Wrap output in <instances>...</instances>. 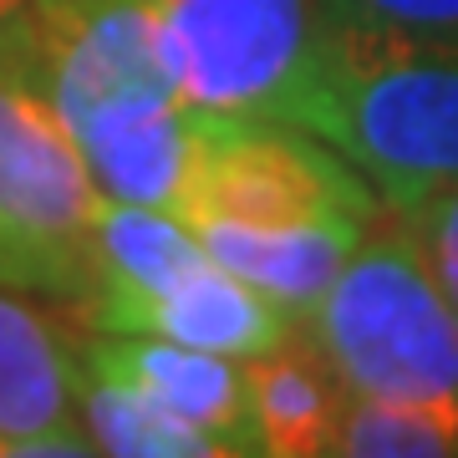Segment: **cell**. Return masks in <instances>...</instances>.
<instances>
[{
	"instance_id": "obj_1",
	"label": "cell",
	"mask_w": 458,
	"mask_h": 458,
	"mask_svg": "<svg viewBox=\"0 0 458 458\" xmlns=\"http://www.w3.org/2000/svg\"><path fill=\"white\" fill-rule=\"evenodd\" d=\"M295 128L331 143L387 209L458 183V41L336 31Z\"/></svg>"
},
{
	"instance_id": "obj_2",
	"label": "cell",
	"mask_w": 458,
	"mask_h": 458,
	"mask_svg": "<svg viewBox=\"0 0 458 458\" xmlns=\"http://www.w3.org/2000/svg\"><path fill=\"white\" fill-rule=\"evenodd\" d=\"M102 199L36 77L21 16L0 21V285L87 301Z\"/></svg>"
},
{
	"instance_id": "obj_3",
	"label": "cell",
	"mask_w": 458,
	"mask_h": 458,
	"mask_svg": "<svg viewBox=\"0 0 458 458\" xmlns=\"http://www.w3.org/2000/svg\"><path fill=\"white\" fill-rule=\"evenodd\" d=\"M311 342L352 397H454L458 311L433 280L423 250L387 209L311 311Z\"/></svg>"
},
{
	"instance_id": "obj_4",
	"label": "cell",
	"mask_w": 458,
	"mask_h": 458,
	"mask_svg": "<svg viewBox=\"0 0 458 458\" xmlns=\"http://www.w3.org/2000/svg\"><path fill=\"white\" fill-rule=\"evenodd\" d=\"M168 82L189 107L295 123L336 41L331 0H148Z\"/></svg>"
},
{
	"instance_id": "obj_5",
	"label": "cell",
	"mask_w": 458,
	"mask_h": 458,
	"mask_svg": "<svg viewBox=\"0 0 458 458\" xmlns=\"http://www.w3.org/2000/svg\"><path fill=\"white\" fill-rule=\"evenodd\" d=\"M183 225H306L331 214L382 219V199L331 143L295 123L204 113L199 158L174 209Z\"/></svg>"
},
{
	"instance_id": "obj_6",
	"label": "cell",
	"mask_w": 458,
	"mask_h": 458,
	"mask_svg": "<svg viewBox=\"0 0 458 458\" xmlns=\"http://www.w3.org/2000/svg\"><path fill=\"white\" fill-rule=\"evenodd\" d=\"M82 408V357L47 316L0 285V458L98 454Z\"/></svg>"
},
{
	"instance_id": "obj_7",
	"label": "cell",
	"mask_w": 458,
	"mask_h": 458,
	"mask_svg": "<svg viewBox=\"0 0 458 458\" xmlns=\"http://www.w3.org/2000/svg\"><path fill=\"white\" fill-rule=\"evenodd\" d=\"M82 377L138 387L153 403L214 433L225 443V454H260L255 423H250L245 367L219 352H199V346L143 336V331H102L82 346Z\"/></svg>"
},
{
	"instance_id": "obj_8",
	"label": "cell",
	"mask_w": 458,
	"mask_h": 458,
	"mask_svg": "<svg viewBox=\"0 0 458 458\" xmlns=\"http://www.w3.org/2000/svg\"><path fill=\"white\" fill-rule=\"evenodd\" d=\"M372 219L357 214H331V219H306V225H229L209 219L194 225L199 245L209 250L214 265L229 276L265 291L291 316H311L316 301L331 291L342 265L357 255Z\"/></svg>"
},
{
	"instance_id": "obj_9",
	"label": "cell",
	"mask_w": 458,
	"mask_h": 458,
	"mask_svg": "<svg viewBox=\"0 0 458 458\" xmlns=\"http://www.w3.org/2000/svg\"><path fill=\"white\" fill-rule=\"evenodd\" d=\"M107 331H143V336H168V342L219 352V357H260L270 346L295 336V316L276 306L265 291L229 276L225 265H199L179 285L148 295L123 316H113Z\"/></svg>"
},
{
	"instance_id": "obj_10",
	"label": "cell",
	"mask_w": 458,
	"mask_h": 458,
	"mask_svg": "<svg viewBox=\"0 0 458 458\" xmlns=\"http://www.w3.org/2000/svg\"><path fill=\"white\" fill-rule=\"evenodd\" d=\"M199 265H209V250L199 245V234L179 214L102 199L98 234H92V291L82 301L87 327L107 331L113 316L179 285Z\"/></svg>"
},
{
	"instance_id": "obj_11",
	"label": "cell",
	"mask_w": 458,
	"mask_h": 458,
	"mask_svg": "<svg viewBox=\"0 0 458 458\" xmlns=\"http://www.w3.org/2000/svg\"><path fill=\"white\" fill-rule=\"evenodd\" d=\"M245 397L260 454L316 458L331 454V438H336V423L352 393L342 387L321 346L291 336L260 357H245Z\"/></svg>"
},
{
	"instance_id": "obj_12",
	"label": "cell",
	"mask_w": 458,
	"mask_h": 458,
	"mask_svg": "<svg viewBox=\"0 0 458 458\" xmlns=\"http://www.w3.org/2000/svg\"><path fill=\"white\" fill-rule=\"evenodd\" d=\"M82 428L98 454L117 458H219L225 443L174 408L153 403L138 387L87 377L82 382Z\"/></svg>"
},
{
	"instance_id": "obj_13",
	"label": "cell",
	"mask_w": 458,
	"mask_h": 458,
	"mask_svg": "<svg viewBox=\"0 0 458 458\" xmlns=\"http://www.w3.org/2000/svg\"><path fill=\"white\" fill-rule=\"evenodd\" d=\"M331 454L346 458L458 454V403L454 397H346Z\"/></svg>"
},
{
	"instance_id": "obj_14",
	"label": "cell",
	"mask_w": 458,
	"mask_h": 458,
	"mask_svg": "<svg viewBox=\"0 0 458 458\" xmlns=\"http://www.w3.org/2000/svg\"><path fill=\"white\" fill-rule=\"evenodd\" d=\"M336 26L412 41H458V0H331Z\"/></svg>"
},
{
	"instance_id": "obj_15",
	"label": "cell",
	"mask_w": 458,
	"mask_h": 458,
	"mask_svg": "<svg viewBox=\"0 0 458 458\" xmlns=\"http://www.w3.org/2000/svg\"><path fill=\"white\" fill-rule=\"evenodd\" d=\"M403 225L412 229V240L423 250L433 280L443 285L448 306L458 311V183L454 189H438L433 199L412 204V209H403Z\"/></svg>"
},
{
	"instance_id": "obj_16",
	"label": "cell",
	"mask_w": 458,
	"mask_h": 458,
	"mask_svg": "<svg viewBox=\"0 0 458 458\" xmlns=\"http://www.w3.org/2000/svg\"><path fill=\"white\" fill-rule=\"evenodd\" d=\"M26 5H31V0H0V21L21 16V11H26Z\"/></svg>"
}]
</instances>
